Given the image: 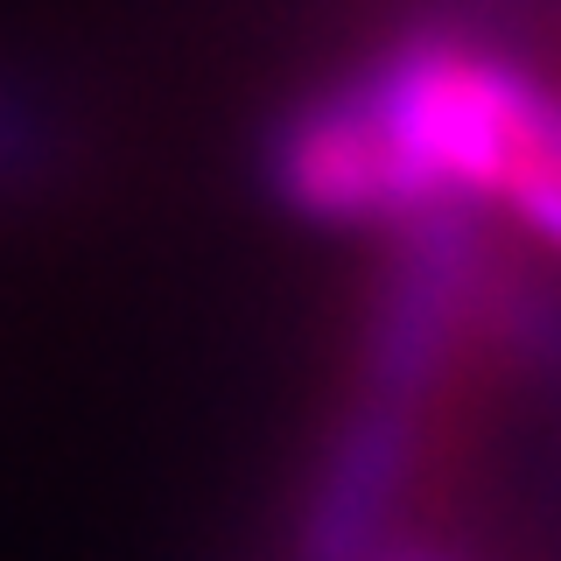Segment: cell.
I'll return each instance as SVG.
<instances>
[{
    "instance_id": "cell-1",
    "label": "cell",
    "mask_w": 561,
    "mask_h": 561,
    "mask_svg": "<svg viewBox=\"0 0 561 561\" xmlns=\"http://www.w3.org/2000/svg\"><path fill=\"white\" fill-rule=\"evenodd\" d=\"M505 190L526 197V218H554L548 105L513 70L414 49L373 92L330 105L288 140V190L330 218L421 210L435 190Z\"/></svg>"
},
{
    "instance_id": "cell-2",
    "label": "cell",
    "mask_w": 561,
    "mask_h": 561,
    "mask_svg": "<svg viewBox=\"0 0 561 561\" xmlns=\"http://www.w3.org/2000/svg\"><path fill=\"white\" fill-rule=\"evenodd\" d=\"M393 449H400V421H393V400H379V414L365 421L358 443L344 449L337 491H330V505H323V540H316L323 554H344L351 540L365 534V519H373V505L386 491V470H393Z\"/></svg>"
}]
</instances>
